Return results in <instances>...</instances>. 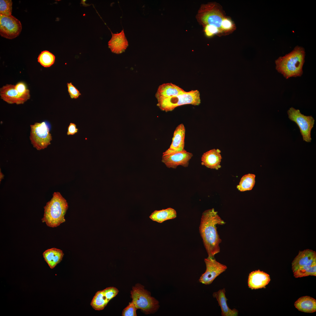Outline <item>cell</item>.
Here are the masks:
<instances>
[{
  "label": "cell",
  "mask_w": 316,
  "mask_h": 316,
  "mask_svg": "<svg viewBox=\"0 0 316 316\" xmlns=\"http://www.w3.org/2000/svg\"><path fill=\"white\" fill-rule=\"evenodd\" d=\"M196 18L203 28L208 26L216 30L219 36L230 34L236 28L230 17L226 16L222 6L216 2L202 4Z\"/></svg>",
  "instance_id": "1"
},
{
  "label": "cell",
  "mask_w": 316,
  "mask_h": 316,
  "mask_svg": "<svg viewBox=\"0 0 316 316\" xmlns=\"http://www.w3.org/2000/svg\"><path fill=\"white\" fill-rule=\"evenodd\" d=\"M225 223L214 208L207 210L202 213L199 230L208 257H214L220 252L219 244L221 240L216 225Z\"/></svg>",
  "instance_id": "2"
},
{
  "label": "cell",
  "mask_w": 316,
  "mask_h": 316,
  "mask_svg": "<svg viewBox=\"0 0 316 316\" xmlns=\"http://www.w3.org/2000/svg\"><path fill=\"white\" fill-rule=\"evenodd\" d=\"M305 56L304 49L297 46L290 52L275 61L276 69L286 79L300 77L303 74Z\"/></svg>",
  "instance_id": "3"
},
{
  "label": "cell",
  "mask_w": 316,
  "mask_h": 316,
  "mask_svg": "<svg viewBox=\"0 0 316 316\" xmlns=\"http://www.w3.org/2000/svg\"><path fill=\"white\" fill-rule=\"evenodd\" d=\"M44 208V213L41 220L48 226L56 227L65 221L64 216L68 205L60 193L54 192L52 198Z\"/></svg>",
  "instance_id": "4"
},
{
  "label": "cell",
  "mask_w": 316,
  "mask_h": 316,
  "mask_svg": "<svg viewBox=\"0 0 316 316\" xmlns=\"http://www.w3.org/2000/svg\"><path fill=\"white\" fill-rule=\"evenodd\" d=\"M295 278L316 276V253L312 250L300 251L291 264Z\"/></svg>",
  "instance_id": "5"
},
{
  "label": "cell",
  "mask_w": 316,
  "mask_h": 316,
  "mask_svg": "<svg viewBox=\"0 0 316 316\" xmlns=\"http://www.w3.org/2000/svg\"><path fill=\"white\" fill-rule=\"evenodd\" d=\"M157 106L162 111H171L176 107L186 104L199 105L201 103L200 93L197 90H191L176 96L157 99Z\"/></svg>",
  "instance_id": "6"
},
{
  "label": "cell",
  "mask_w": 316,
  "mask_h": 316,
  "mask_svg": "<svg viewBox=\"0 0 316 316\" xmlns=\"http://www.w3.org/2000/svg\"><path fill=\"white\" fill-rule=\"evenodd\" d=\"M132 301L138 309L146 314L154 313L159 307V302L151 296L150 292L144 288V286L137 284L133 286L130 291Z\"/></svg>",
  "instance_id": "7"
},
{
  "label": "cell",
  "mask_w": 316,
  "mask_h": 316,
  "mask_svg": "<svg viewBox=\"0 0 316 316\" xmlns=\"http://www.w3.org/2000/svg\"><path fill=\"white\" fill-rule=\"evenodd\" d=\"M30 139L33 147L37 150L47 148L52 140L50 133L51 126L47 121L36 122L31 125Z\"/></svg>",
  "instance_id": "8"
},
{
  "label": "cell",
  "mask_w": 316,
  "mask_h": 316,
  "mask_svg": "<svg viewBox=\"0 0 316 316\" xmlns=\"http://www.w3.org/2000/svg\"><path fill=\"white\" fill-rule=\"evenodd\" d=\"M288 118L295 122L299 127L304 141L311 142V132L315 123V119L311 116L302 114L299 109L290 107L287 111Z\"/></svg>",
  "instance_id": "9"
},
{
  "label": "cell",
  "mask_w": 316,
  "mask_h": 316,
  "mask_svg": "<svg viewBox=\"0 0 316 316\" xmlns=\"http://www.w3.org/2000/svg\"><path fill=\"white\" fill-rule=\"evenodd\" d=\"M22 26L20 21L14 16L0 14V35L4 38L12 39L20 34Z\"/></svg>",
  "instance_id": "10"
},
{
  "label": "cell",
  "mask_w": 316,
  "mask_h": 316,
  "mask_svg": "<svg viewBox=\"0 0 316 316\" xmlns=\"http://www.w3.org/2000/svg\"><path fill=\"white\" fill-rule=\"evenodd\" d=\"M204 262L206 269L200 276L199 281L205 285L211 284L217 277L227 269L226 265L217 261L214 257L208 256L205 259Z\"/></svg>",
  "instance_id": "11"
},
{
  "label": "cell",
  "mask_w": 316,
  "mask_h": 316,
  "mask_svg": "<svg viewBox=\"0 0 316 316\" xmlns=\"http://www.w3.org/2000/svg\"><path fill=\"white\" fill-rule=\"evenodd\" d=\"M193 156L191 153L184 150L181 151L172 153L163 154L162 161L168 168L176 169L179 165L187 167Z\"/></svg>",
  "instance_id": "12"
},
{
  "label": "cell",
  "mask_w": 316,
  "mask_h": 316,
  "mask_svg": "<svg viewBox=\"0 0 316 316\" xmlns=\"http://www.w3.org/2000/svg\"><path fill=\"white\" fill-rule=\"evenodd\" d=\"M186 129L183 124H179L176 127L174 133L172 143L169 148L163 153L167 154L183 150Z\"/></svg>",
  "instance_id": "13"
},
{
  "label": "cell",
  "mask_w": 316,
  "mask_h": 316,
  "mask_svg": "<svg viewBox=\"0 0 316 316\" xmlns=\"http://www.w3.org/2000/svg\"><path fill=\"white\" fill-rule=\"evenodd\" d=\"M1 98L9 104H22L27 101L16 90L15 85L7 84L0 89Z\"/></svg>",
  "instance_id": "14"
},
{
  "label": "cell",
  "mask_w": 316,
  "mask_h": 316,
  "mask_svg": "<svg viewBox=\"0 0 316 316\" xmlns=\"http://www.w3.org/2000/svg\"><path fill=\"white\" fill-rule=\"evenodd\" d=\"M270 278L269 274L260 270L251 272L248 279V286L252 289L265 288L269 282Z\"/></svg>",
  "instance_id": "15"
},
{
  "label": "cell",
  "mask_w": 316,
  "mask_h": 316,
  "mask_svg": "<svg viewBox=\"0 0 316 316\" xmlns=\"http://www.w3.org/2000/svg\"><path fill=\"white\" fill-rule=\"evenodd\" d=\"M221 152L218 149H214L204 153L201 157L202 164L211 169H218L221 167Z\"/></svg>",
  "instance_id": "16"
},
{
  "label": "cell",
  "mask_w": 316,
  "mask_h": 316,
  "mask_svg": "<svg viewBox=\"0 0 316 316\" xmlns=\"http://www.w3.org/2000/svg\"><path fill=\"white\" fill-rule=\"evenodd\" d=\"M108 45L111 51L117 54L123 52L128 46V42L125 37L124 31L118 33L113 34Z\"/></svg>",
  "instance_id": "17"
},
{
  "label": "cell",
  "mask_w": 316,
  "mask_h": 316,
  "mask_svg": "<svg viewBox=\"0 0 316 316\" xmlns=\"http://www.w3.org/2000/svg\"><path fill=\"white\" fill-rule=\"evenodd\" d=\"M185 91L179 86L172 83H163L160 85L155 96L157 99L177 96Z\"/></svg>",
  "instance_id": "18"
},
{
  "label": "cell",
  "mask_w": 316,
  "mask_h": 316,
  "mask_svg": "<svg viewBox=\"0 0 316 316\" xmlns=\"http://www.w3.org/2000/svg\"><path fill=\"white\" fill-rule=\"evenodd\" d=\"M226 291L224 288L220 289L217 292L213 294L214 298H215L220 306L221 310L222 316H237L238 315V311L235 308L231 309L227 303L228 299L225 295Z\"/></svg>",
  "instance_id": "19"
},
{
  "label": "cell",
  "mask_w": 316,
  "mask_h": 316,
  "mask_svg": "<svg viewBox=\"0 0 316 316\" xmlns=\"http://www.w3.org/2000/svg\"><path fill=\"white\" fill-rule=\"evenodd\" d=\"M294 305L298 310L302 312L312 313L316 311V300L308 296L300 298Z\"/></svg>",
  "instance_id": "20"
},
{
  "label": "cell",
  "mask_w": 316,
  "mask_h": 316,
  "mask_svg": "<svg viewBox=\"0 0 316 316\" xmlns=\"http://www.w3.org/2000/svg\"><path fill=\"white\" fill-rule=\"evenodd\" d=\"M63 255L62 250L55 248L48 249L43 253L45 261L52 269L61 262Z\"/></svg>",
  "instance_id": "21"
},
{
  "label": "cell",
  "mask_w": 316,
  "mask_h": 316,
  "mask_svg": "<svg viewBox=\"0 0 316 316\" xmlns=\"http://www.w3.org/2000/svg\"><path fill=\"white\" fill-rule=\"evenodd\" d=\"M176 211L171 208H168L160 210H155L149 216L152 221L162 223L168 220L175 218L176 217Z\"/></svg>",
  "instance_id": "22"
},
{
  "label": "cell",
  "mask_w": 316,
  "mask_h": 316,
  "mask_svg": "<svg viewBox=\"0 0 316 316\" xmlns=\"http://www.w3.org/2000/svg\"><path fill=\"white\" fill-rule=\"evenodd\" d=\"M109 302L103 290L99 291L95 293L90 303V305L95 310H100L104 308Z\"/></svg>",
  "instance_id": "23"
},
{
  "label": "cell",
  "mask_w": 316,
  "mask_h": 316,
  "mask_svg": "<svg viewBox=\"0 0 316 316\" xmlns=\"http://www.w3.org/2000/svg\"><path fill=\"white\" fill-rule=\"evenodd\" d=\"M255 175L249 174L243 176L241 178L237 188L241 191L251 190L255 183Z\"/></svg>",
  "instance_id": "24"
},
{
  "label": "cell",
  "mask_w": 316,
  "mask_h": 316,
  "mask_svg": "<svg viewBox=\"0 0 316 316\" xmlns=\"http://www.w3.org/2000/svg\"><path fill=\"white\" fill-rule=\"evenodd\" d=\"M55 59V56L49 51L45 50L41 52L38 56L37 61L44 67H49L54 63Z\"/></svg>",
  "instance_id": "25"
},
{
  "label": "cell",
  "mask_w": 316,
  "mask_h": 316,
  "mask_svg": "<svg viewBox=\"0 0 316 316\" xmlns=\"http://www.w3.org/2000/svg\"><path fill=\"white\" fill-rule=\"evenodd\" d=\"M12 4L11 0H0V14L6 16L12 15Z\"/></svg>",
  "instance_id": "26"
},
{
  "label": "cell",
  "mask_w": 316,
  "mask_h": 316,
  "mask_svg": "<svg viewBox=\"0 0 316 316\" xmlns=\"http://www.w3.org/2000/svg\"><path fill=\"white\" fill-rule=\"evenodd\" d=\"M15 86L19 93L26 101L30 98V90L24 83L19 82L15 85Z\"/></svg>",
  "instance_id": "27"
},
{
  "label": "cell",
  "mask_w": 316,
  "mask_h": 316,
  "mask_svg": "<svg viewBox=\"0 0 316 316\" xmlns=\"http://www.w3.org/2000/svg\"><path fill=\"white\" fill-rule=\"evenodd\" d=\"M138 308L134 303L132 301L123 310L122 316H136V310Z\"/></svg>",
  "instance_id": "28"
},
{
  "label": "cell",
  "mask_w": 316,
  "mask_h": 316,
  "mask_svg": "<svg viewBox=\"0 0 316 316\" xmlns=\"http://www.w3.org/2000/svg\"><path fill=\"white\" fill-rule=\"evenodd\" d=\"M103 291L106 298L109 301L115 297L119 292L118 289L114 287H107L103 290Z\"/></svg>",
  "instance_id": "29"
},
{
  "label": "cell",
  "mask_w": 316,
  "mask_h": 316,
  "mask_svg": "<svg viewBox=\"0 0 316 316\" xmlns=\"http://www.w3.org/2000/svg\"><path fill=\"white\" fill-rule=\"evenodd\" d=\"M68 90L71 99H77L81 95L80 91L71 83H67Z\"/></svg>",
  "instance_id": "30"
},
{
  "label": "cell",
  "mask_w": 316,
  "mask_h": 316,
  "mask_svg": "<svg viewBox=\"0 0 316 316\" xmlns=\"http://www.w3.org/2000/svg\"><path fill=\"white\" fill-rule=\"evenodd\" d=\"M78 131L76 124L71 123L68 128L67 134L68 135H73L77 133Z\"/></svg>",
  "instance_id": "31"
},
{
  "label": "cell",
  "mask_w": 316,
  "mask_h": 316,
  "mask_svg": "<svg viewBox=\"0 0 316 316\" xmlns=\"http://www.w3.org/2000/svg\"><path fill=\"white\" fill-rule=\"evenodd\" d=\"M0 181H1V180L2 179H3L4 178V174L1 172V171H0Z\"/></svg>",
  "instance_id": "32"
}]
</instances>
